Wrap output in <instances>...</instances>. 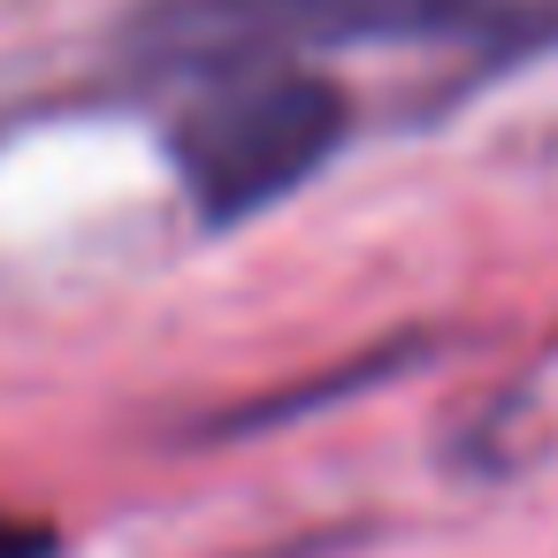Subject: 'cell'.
I'll return each mask as SVG.
<instances>
[{
	"mask_svg": "<svg viewBox=\"0 0 558 558\" xmlns=\"http://www.w3.org/2000/svg\"><path fill=\"white\" fill-rule=\"evenodd\" d=\"M0 558H62V535H54L47 520L0 512Z\"/></svg>",
	"mask_w": 558,
	"mask_h": 558,
	"instance_id": "3",
	"label": "cell"
},
{
	"mask_svg": "<svg viewBox=\"0 0 558 558\" xmlns=\"http://www.w3.org/2000/svg\"><path fill=\"white\" fill-rule=\"evenodd\" d=\"M352 131V100L344 85H329L306 62H238L215 70V85L177 116V169L192 184V199L230 222L253 215L268 199H283L291 184H306Z\"/></svg>",
	"mask_w": 558,
	"mask_h": 558,
	"instance_id": "2",
	"label": "cell"
},
{
	"mask_svg": "<svg viewBox=\"0 0 558 558\" xmlns=\"http://www.w3.org/2000/svg\"><path fill=\"white\" fill-rule=\"evenodd\" d=\"M314 39H459V47H550L558 0H161L146 54L192 70L291 62Z\"/></svg>",
	"mask_w": 558,
	"mask_h": 558,
	"instance_id": "1",
	"label": "cell"
}]
</instances>
